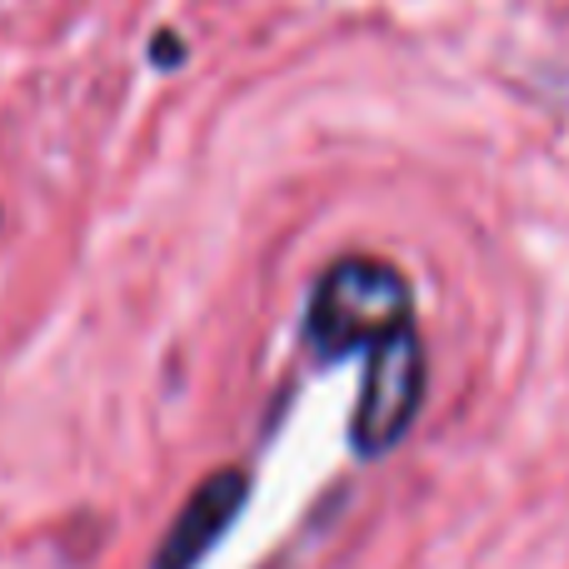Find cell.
<instances>
[{
  "label": "cell",
  "mask_w": 569,
  "mask_h": 569,
  "mask_svg": "<svg viewBox=\"0 0 569 569\" xmlns=\"http://www.w3.org/2000/svg\"><path fill=\"white\" fill-rule=\"evenodd\" d=\"M180 36H170V30H160L156 40H150V60H160V66H180Z\"/></svg>",
  "instance_id": "cell-4"
},
{
  "label": "cell",
  "mask_w": 569,
  "mask_h": 569,
  "mask_svg": "<svg viewBox=\"0 0 569 569\" xmlns=\"http://www.w3.org/2000/svg\"><path fill=\"white\" fill-rule=\"evenodd\" d=\"M425 405V345L415 325H400L395 335L375 340L365 350V380L360 400L350 415V445L370 460V455H390L405 440Z\"/></svg>",
  "instance_id": "cell-2"
},
{
  "label": "cell",
  "mask_w": 569,
  "mask_h": 569,
  "mask_svg": "<svg viewBox=\"0 0 569 569\" xmlns=\"http://www.w3.org/2000/svg\"><path fill=\"white\" fill-rule=\"evenodd\" d=\"M410 284L390 260L345 256L315 280L305 305V345L315 360H345L410 325Z\"/></svg>",
  "instance_id": "cell-1"
},
{
  "label": "cell",
  "mask_w": 569,
  "mask_h": 569,
  "mask_svg": "<svg viewBox=\"0 0 569 569\" xmlns=\"http://www.w3.org/2000/svg\"><path fill=\"white\" fill-rule=\"evenodd\" d=\"M250 500V480L246 470H216L190 490V500L176 510L166 540L156 545V560L150 569H200L210 550L230 535V525L240 520Z\"/></svg>",
  "instance_id": "cell-3"
}]
</instances>
